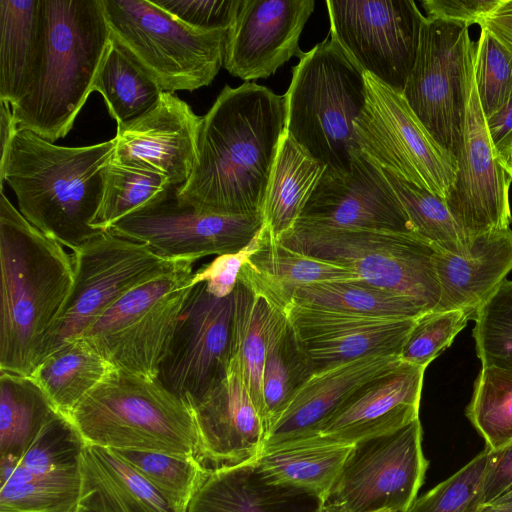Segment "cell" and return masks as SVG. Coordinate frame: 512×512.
Returning a JSON list of instances; mask_svg holds the SVG:
<instances>
[{
	"label": "cell",
	"mask_w": 512,
	"mask_h": 512,
	"mask_svg": "<svg viewBox=\"0 0 512 512\" xmlns=\"http://www.w3.org/2000/svg\"><path fill=\"white\" fill-rule=\"evenodd\" d=\"M178 187L117 222L110 231L146 244L165 258L195 259L237 253L264 225L262 216L202 213L183 204Z\"/></svg>",
	"instance_id": "cell-16"
},
{
	"label": "cell",
	"mask_w": 512,
	"mask_h": 512,
	"mask_svg": "<svg viewBox=\"0 0 512 512\" xmlns=\"http://www.w3.org/2000/svg\"><path fill=\"white\" fill-rule=\"evenodd\" d=\"M184 259L174 269L127 292L83 334L115 369L155 379L195 285Z\"/></svg>",
	"instance_id": "cell-9"
},
{
	"label": "cell",
	"mask_w": 512,
	"mask_h": 512,
	"mask_svg": "<svg viewBox=\"0 0 512 512\" xmlns=\"http://www.w3.org/2000/svg\"><path fill=\"white\" fill-rule=\"evenodd\" d=\"M284 131V95L254 82L225 85L202 116L196 162L177 188L179 201L202 213L262 216Z\"/></svg>",
	"instance_id": "cell-1"
},
{
	"label": "cell",
	"mask_w": 512,
	"mask_h": 512,
	"mask_svg": "<svg viewBox=\"0 0 512 512\" xmlns=\"http://www.w3.org/2000/svg\"><path fill=\"white\" fill-rule=\"evenodd\" d=\"M479 25L512 49V0H502Z\"/></svg>",
	"instance_id": "cell-53"
},
{
	"label": "cell",
	"mask_w": 512,
	"mask_h": 512,
	"mask_svg": "<svg viewBox=\"0 0 512 512\" xmlns=\"http://www.w3.org/2000/svg\"><path fill=\"white\" fill-rule=\"evenodd\" d=\"M76 512H98V511L91 510V509H88V508H85V507H82V506L79 505V507H78Z\"/></svg>",
	"instance_id": "cell-58"
},
{
	"label": "cell",
	"mask_w": 512,
	"mask_h": 512,
	"mask_svg": "<svg viewBox=\"0 0 512 512\" xmlns=\"http://www.w3.org/2000/svg\"><path fill=\"white\" fill-rule=\"evenodd\" d=\"M201 123L185 101L163 92L143 115L117 126L112 162L159 174L181 187L196 162Z\"/></svg>",
	"instance_id": "cell-20"
},
{
	"label": "cell",
	"mask_w": 512,
	"mask_h": 512,
	"mask_svg": "<svg viewBox=\"0 0 512 512\" xmlns=\"http://www.w3.org/2000/svg\"><path fill=\"white\" fill-rule=\"evenodd\" d=\"M492 452L484 448L450 477L417 497L408 512H478Z\"/></svg>",
	"instance_id": "cell-45"
},
{
	"label": "cell",
	"mask_w": 512,
	"mask_h": 512,
	"mask_svg": "<svg viewBox=\"0 0 512 512\" xmlns=\"http://www.w3.org/2000/svg\"><path fill=\"white\" fill-rule=\"evenodd\" d=\"M112 41L163 92L209 85L224 64L227 30L188 26L150 0H100Z\"/></svg>",
	"instance_id": "cell-7"
},
{
	"label": "cell",
	"mask_w": 512,
	"mask_h": 512,
	"mask_svg": "<svg viewBox=\"0 0 512 512\" xmlns=\"http://www.w3.org/2000/svg\"><path fill=\"white\" fill-rule=\"evenodd\" d=\"M469 26L424 18L403 96L433 139L457 160L474 81Z\"/></svg>",
	"instance_id": "cell-10"
},
{
	"label": "cell",
	"mask_w": 512,
	"mask_h": 512,
	"mask_svg": "<svg viewBox=\"0 0 512 512\" xmlns=\"http://www.w3.org/2000/svg\"><path fill=\"white\" fill-rule=\"evenodd\" d=\"M511 487L512 442L503 449L497 452H492L484 477L482 491L483 505L493 501Z\"/></svg>",
	"instance_id": "cell-51"
},
{
	"label": "cell",
	"mask_w": 512,
	"mask_h": 512,
	"mask_svg": "<svg viewBox=\"0 0 512 512\" xmlns=\"http://www.w3.org/2000/svg\"><path fill=\"white\" fill-rule=\"evenodd\" d=\"M352 446L308 436L264 448L255 462L267 482L309 493L326 503Z\"/></svg>",
	"instance_id": "cell-29"
},
{
	"label": "cell",
	"mask_w": 512,
	"mask_h": 512,
	"mask_svg": "<svg viewBox=\"0 0 512 512\" xmlns=\"http://www.w3.org/2000/svg\"><path fill=\"white\" fill-rule=\"evenodd\" d=\"M198 460L210 469L256 460L267 429L232 356L225 376L192 405Z\"/></svg>",
	"instance_id": "cell-23"
},
{
	"label": "cell",
	"mask_w": 512,
	"mask_h": 512,
	"mask_svg": "<svg viewBox=\"0 0 512 512\" xmlns=\"http://www.w3.org/2000/svg\"><path fill=\"white\" fill-rule=\"evenodd\" d=\"M315 7L313 0H243L227 31L224 67L243 80L267 78L299 48L302 30Z\"/></svg>",
	"instance_id": "cell-21"
},
{
	"label": "cell",
	"mask_w": 512,
	"mask_h": 512,
	"mask_svg": "<svg viewBox=\"0 0 512 512\" xmlns=\"http://www.w3.org/2000/svg\"><path fill=\"white\" fill-rule=\"evenodd\" d=\"M486 126L495 153L506 166L512 156V96L504 106L486 118Z\"/></svg>",
	"instance_id": "cell-52"
},
{
	"label": "cell",
	"mask_w": 512,
	"mask_h": 512,
	"mask_svg": "<svg viewBox=\"0 0 512 512\" xmlns=\"http://www.w3.org/2000/svg\"><path fill=\"white\" fill-rule=\"evenodd\" d=\"M116 451L156 488L176 512L188 511L191 501L211 470L193 457Z\"/></svg>",
	"instance_id": "cell-41"
},
{
	"label": "cell",
	"mask_w": 512,
	"mask_h": 512,
	"mask_svg": "<svg viewBox=\"0 0 512 512\" xmlns=\"http://www.w3.org/2000/svg\"><path fill=\"white\" fill-rule=\"evenodd\" d=\"M435 267L440 286L435 310H465L474 317L512 271V229L483 233L461 253L438 251Z\"/></svg>",
	"instance_id": "cell-25"
},
{
	"label": "cell",
	"mask_w": 512,
	"mask_h": 512,
	"mask_svg": "<svg viewBox=\"0 0 512 512\" xmlns=\"http://www.w3.org/2000/svg\"><path fill=\"white\" fill-rule=\"evenodd\" d=\"M474 80L485 118L512 96V49L485 29L476 42Z\"/></svg>",
	"instance_id": "cell-46"
},
{
	"label": "cell",
	"mask_w": 512,
	"mask_h": 512,
	"mask_svg": "<svg viewBox=\"0 0 512 512\" xmlns=\"http://www.w3.org/2000/svg\"><path fill=\"white\" fill-rule=\"evenodd\" d=\"M292 302L369 316L417 318L428 312L406 296L363 280L326 281L301 287Z\"/></svg>",
	"instance_id": "cell-37"
},
{
	"label": "cell",
	"mask_w": 512,
	"mask_h": 512,
	"mask_svg": "<svg viewBox=\"0 0 512 512\" xmlns=\"http://www.w3.org/2000/svg\"><path fill=\"white\" fill-rule=\"evenodd\" d=\"M425 369L401 361L357 389L309 436L353 445L408 425L419 418Z\"/></svg>",
	"instance_id": "cell-22"
},
{
	"label": "cell",
	"mask_w": 512,
	"mask_h": 512,
	"mask_svg": "<svg viewBox=\"0 0 512 512\" xmlns=\"http://www.w3.org/2000/svg\"><path fill=\"white\" fill-rule=\"evenodd\" d=\"M511 182L491 143L474 80L457 157V172L445 198L467 244L483 233L510 228Z\"/></svg>",
	"instance_id": "cell-17"
},
{
	"label": "cell",
	"mask_w": 512,
	"mask_h": 512,
	"mask_svg": "<svg viewBox=\"0 0 512 512\" xmlns=\"http://www.w3.org/2000/svg\"><path fill=\"white\" fill-rule=\"evenodd\" d=\"M315 372L374 355H400L416 318L369 316L291 302L285 310Z\"/></svg>",
	"instance_id": "cell-19"
},
{
	"label": "cell",
	"mask_w": 512,
	"mask_h": 512,
	"mask_svg": "<svg viewBox=\"0 0 512 512\" xmlns=\"http://www.w3.org/2000/svg\"><path fill=\"white\" fill-rule=\"evenodd\" d=\"M233 298L232 356L238 361L243 381L265 424L263 367L271 329L277 316L283 311L239 280L233 291Z\"/></svg>",
	"instance_id": "cell-33"
},
{
	"label": "cell",
	"mask_w": 512,
	"mask_h": 512,
	"mask_svg": "<svg viewBox=\"0 0 512 512\" xmlns=\"http://www.w3.org/2000/svg\"><path fill=\"white\" fill-rule=\"evenodd\" d=\"M321 512H348L341 505L334 503L332 501H327L322 505Z\"/></svg>",
	"instance_id": "cell-56"
},
{
	"label": "cell",
	"mask_w": 512,
	"mask_h": 512,
	"mask_svg": "<svg viewBox=\"0 0 512 512\" xmlns=\"http://www.w3.org/2000/svg\"><path fill=\"white\" fill-rule=\"evenodd\" d=\"M113 370L87 340L69 341L49 353L29 377L56 411L69 417L76 406Z\"/></svg>",
	"instance_id": "cell-32"
},
{
	"label": "cell",
	"mask_w": 512,
	"mask_h": 512,
	"mask_svg": "<svg viewBox=\"0 0 512 512\" xmlns=\"http://www.w3.org/2000/svg\"><path fill=\"white\" fill-rule=\"evenodd\" d=\"M418 419L353 444L330 499L348 512H408L429 465Z\"/></svg>",
	"instance_id": "cell-14"
},
{
	"label": "cell",
	"mask_w": 512,
	"mask_h": 512,
	"mask_svg": "<svg viewBox=\"0 0 512 512\" xmlns=\"http://www.w3.org/2000/svg\"><path fill=\"white\" fill-rule=\"evenodd\" d=\"M85 446V441L71 421L57 412L41 428L23 454L9 460L34 475L78 469Z\"/></svg>",
	"instance_id": "cell-44"
},
{
	"label": "cell",
	"mask_w": 512,
	"mask_h": 512,
	"mask_svg": "<svg viewBox=\"0 0 512 512\" xmlns=\"http://www.w3.org/2000/svg\"><path fill=\"white\" fill-rule=\"evenodd\" d=\"M284 98L286 134L326 168L349 171L367 90L364 72L334 39L304 52Z\"/></svg>",
	"instance_id": "cell-6"
},
{
	"label": "cell",
	"mask_w": 512,
	"mask_h": 512,
	"mask_svg": "<svg viewBox=\"0 0 512 512\" xmlns=\"http://www.w3.org/2000/svg\"><path fill=\"white\" fill-rule=\"evenodd\" d=\"M317 497L267 482L255 460L210 473L187 512H321Z\"/></svg>",
	"instance_id": "cell-26"
},
{
	"label": "cell",
	"mask_w": 512,
	"mask_h": 512,
	"mask_svg": "<svg viewBox=\"0 0 512 512\" xmlns=\"http://www.w3.org/2000/svg\"><path fill=\"white\" fill-rule=\"evenodd\" d=\"M238 280L285 313L295 291L301 287L362 279L345 267L282 246L263 227L257 247L242 267Z\"/></svg>",
	"instance_id": "cell-27"
},
{
	"label": "cell",
	"mask_w": 512,
	"mask_h": 512,
	"mask_svg": "<svg viewBox=\"0 0 512 512\" xmlns=\"http://www.w3.org/2000/svg\"><path fill=\"white\" fill-rule=\"evenodd\" d=\"M0 485V512H76L81 497L80 468L34 475L20 467Z\"/></svg>",
	"instance_id": "cell-38"
},
{
	"label": "cell",
	"mask_w": 512,
	"mask_h": 512,
	"mask_svg": "<svg viewBox=\"0 0 512 512\" xmlns=\"http://www.w3.org/2000/svg\"><path fill=\"white\" fill-rule=\"evenodd\" d=\"M93 91L106 101L117 126L138 118L152 108L163 91L112 39L96 74Z\"/></svg>",
	"instance_id": "cell-36"
},
{
	"label": "cell",
	"mask_w": 512,
	"mask_h": 512,
	"mask_svg": "<svg viewBox=\"0 0 512 512\" xmlns=\"http://www.w3.org/2000/svg\"><path fill=\"white\" fill-rule=\"evenodd\" d=\"M329 36L363 72L403 94L423 16L411 0L326 1Z\"/></svg>",
	"instance_id": "cell-13"
},
{
	"label": "cell",
	"mask_w": 512,
	"mask_h": 512,
	"mask_svg": "<svg viewBox=\"0 0 512 512\" xmlns=\"http://www.w3.org/2000/svg\"><path fill=\"white\" fill-rule=\"evenodd\" d=\"M0 371L30 376L74 282L73 254L34 227L1 189Z\"/></svg>",
	"instance_id": "cell-2"
},
{
	"label": "cell",
	"mask_w": 512,
	"mask_h": 512,
	"mask_svg": "<svg viewBox=\"0 0 512 512\" xmlns=\"http://www.w3.org/2000/svg\"><path fill=\"white\" fill-rule=\"evenodd\" d=\"M168 180L156 173L126 167L110 161L105 168V185L93 227L102 231L164 195Z\"/></svg>",
	"instance_id": "cell-42"
},
{
	"label": "cell",
	"mask_w": 512,
	"mask_h": 512,
	"mask_svg": "<svg viewBox=\"0 0 512 512\" xmlns=\"http://www.w3.org/2000/svg\"><path fill=\"white\" fill-rule=\"evenodd\" d=\"M325 168L284 131L262 213L263 227L273 239L278 240L296 224Z\"/></svg>",
	"instance_id": "cell-31"
},
{
	"label": "cell",
	"mask_w": 512,
	"mask_h": 512,
	"mask_svg": "<svg viewBox=\"0 0 512 512\" xmlns=\"http://www.w3.org/2000/svg\"><path fill=\"white\" fill-rule=\"evenodd\" d=\"M473 315L465 310L430 311L416 318L400 352L403 362L427 367L451 345Z\"/></svg>",
	"instance_id": "cell-47"
},
{
	"label": "cell",
	"mask_w": 512,
	"mask_h": 512,
	"mask_svg": "<svg viewBox=\"0 0 512 512\" xmlns=\"http://www.w3.org/2000/svg\"><path fill=\"white\" fill-rule=\"evenodd\" d=\"M314 373L315 369L301 348L286 314L279 313L270 332L262 375L267 431Z\"/></svg>",
	"instance_id": "cell-35"
},
{
	"label": "cell",
	"mask_w": 512,
	"mask_h": 512,
	"mask_svg": "<svg viewBox=\"0 0 512 512\" xmlns=\"http://www.w3.org/2000/svg\"><path fill=\"white\" fill-rule=\"evenodd\" d=\"M79 505L98 512H176L116 450L86 444Z\"/></svg>",
	"instance_id": "cell-28"
},
{
	"label": "cell",
	"mask_w": 512,
	"mask_h": 512,
	"mask_svg": "<svg viewBox=\"0 0 512 512\" xmlns=\"http://www.w3.org/2000/svg\"><path fill=\"white\" fill-rule=\"evenodd\" d=\"M182 260L162 257L146 244L112 231L74 250V282L51 329L43 359L61 345L81 338L127 292L174 269Z\"/></svg>",
	"instance_id": "cell-11"
},
{
	"label": "cell",
	"mask_w": 512,
	"mask_h": 512,
	"mask_svg": "<svg viewBox=\"0 0 512 512\" xmlns=\"http://www.w3.org/2000/svg\"><path fill=\"white\" fill-rule=\"evenodd\" d=\"M473 338L482 367L512 371V281L504 280L477 309Z\"/></svg>",
	"instance_id": "cell-43"
},
{
	"label": "cell",
	"mask_w": 512,
	"mask_h": 512,
	"mask_svg": "<svg viewBox=\"0 0 512 512\" xmlns=\"http://www.w3.org/2000/svg\"><path fill=\"white\" fill-rule=\"evenodd\" d=\"M466 416L485 448L497 452L512 442V371L482 367L474 383Z\"/></svg>",
	"instance_id": "cell-40"
},
{
	"label": "cell",
	"mask_w": 512,
	"mask_h": 512,
	"mask_svg": "<svg viewBox=\"0 0 512 512\" xmlns=\"http://www.w3.org/2000/svg\"><path fill=\"white\" fill-rule=\"evenodd\" d=\"M41 47L32 83L13 106L18 129L53 143L84 106L110 43L100 0H40Z\"/></svg>",
	"instance_id": "cell-4"
},
{
	"label": "cell",
	"mask_w": 512,
	"mask_h": 512,
	"mask_svg": "<svg viewBox=\"0 0 512 512\" xmlns=\"http://www.w3.org/2000/svg\"><path fill=\"white\" fill-rule=\"evenodd\" d=\"M478 512H512V487L493 501L483 505Z\"/></svg>",
	"instance_id": "cell-55"
},
{
	"label": "cell",
	"mask_w": 512,
	"mask_h": 512,
	"mask_svg": "<svg viewBox=\"0 0 512 512\" xmlns=\"http://www.w3.org/2000/svg\"><path fill=\"white\" fill-rule=\"evenodd\" d=\"M257 243L258 235L239 252L216 256L214 260L194 271L193 285L204 282L208 291L216 297L223 298L231 295L236 287L239 273L256 249Z\"/></svg>",
	"instance_id": "cell-49"
},
{
	"label": "cell",
	"mask_w": 512,
	"mask_h": 512,
	"mask_svg": "<svg viewBox=\"0 0 512 512\" xmlns=\"http://www.w3.org/2000/svg\"><path fill=\"white\" fill-rule=\"evenodd\" d=\"M277 241L295 252L345 267L371 285L414 300L428 312L439 303L438 250L413 233L296 222Z\"/></svg>",
	"instance_id": "cell-8"
},
{
	"label": "cell",
	"mask_w": 512,
	"mask_h": 512,
	"mask_svg": "<svg viewBox=\"0 0 512 512\" xmlns=\"http://www.w3.org/2000/svg\"><path fill=\"white\" fill-rule=\"evenodd\" d=\"M505 169H506L507 173L509 174V176L512 179V156H511L510 161L508 162V164L505 166Z\"/></svg>",
	"instance_id": "cell-57"
},
{
	"label": "cell",
	"mask_w": 512,
	"mask_h": 512,
	"mask_svg": "<svg viewBox=\"0 0 512 512\" xmlns=\"http://www.w3.org/2000/svg\"><path fill=\"white\" fill-rule=\"evenodd\" d=\"M367 98L354 122L356 142L380 167L446 198L457 160L430 135L404 96L364 72Z\"/></svg>",
	"instance_id": "cell-12"
},
{
	"label": "cell",
	"mask_w": 512,
	"mask_h": 512,
	"mask_svg": "<svg viewBox=\"0 0 512 512\" xmlns=\"http://www.w3.org/2000/svg\"><path fill=\"white\" fill-rule=\"evenodd\" d=\"M502 0H425L426 18L470 26L479 24Z\"/></svg>",
	"instance_id": "cell-50"
},
{
	"label": "cell",
	"mask_w": 512,
	"mask_h": 512,
	"mask_svg": "<svg viewBox=\"0 0 512 512\" xmlns=\"http://www.w3.org/2000/svg\"><path fill=\"white\" fill-rule=\"evenodd\" d=\"M400 362L398 354L374 355L315 372L271 423L263 449L311 435L357 389Z\"/></svg>",
	"instance_id": "cell-24"
},
{
	"label": "cell",
	"mask_w": 512,
	"mask_h": 512,
	"mask_svg": "<svg viewBox=\"0 0 512 512\" xmlns=\"http://www.w3.org/2000/svg\"><path fill=\"white\" fill-rule=\"evenodd\" d=\"M40 47V0H0V101L13 106L25 95Z\"/></svg>",
	"instance_id": "cell-30"
},
{
	"label": "cell",
	"mask_w": 512,
	"mask_h": 512,
	"mask_svg": "<svg viewBox=\"0 0 512 512\" xmlns=\"http://www.w3.org/2000/svg\"><path fill=\"white\" fill-rule=\"evenodd\" d=\"M163 8L190 27L200 30H229L243 0H156Z\"/></svg>",
	"instance_id": "cell-48"
},
{
	"label": "cell",
	"mask_w": 512,
	"mask_h": 512,
	"mask_svg": "<svg viewBox=\"0 0 512 512\" xmlns=\"http://www.w3.org/2000/svg\"><path fill=\"white\" fill-rule=\"evenodd\" d=\"M233 293L211 294L194 286L180 315L157 379L191 406L226 374L232 358Z\"/></svg>",
	"instance_id": "cell-15"
},
{
	"label": "cell",
	"mask_w": 512,
	"mask_h": 512,
	"mask_svg": "<svg viewBox=\"0 0 512 512\" xmlns=\"http://www.w3.org/2000/svg\"><path fill=\"white\" fill-rule=\"evenodd\" d=\"M68 419L86 444L197 459L199 456L192 406L157 378L115 369Z\"/></svg>",
	"instance_id": "cell-5"
},
{
	"label": "cell",
	"mask_w": 512,
	"mask_h": 512,
	"mask_svg": "<svg viewBox=\"0 0 512 512\" xmlns=\"http://www.w3.org/2000/svg\"><path fill=\"white\" fill-rule=\"evenodd\" d=\"M115 138L84 147L55 145L18 129L0 158V184L13 190L20 213L72 251L104 233L93 227Z\"/></svg>",
	"instance_id": "cell-3"
},
{
	"label": "cell",
	"mask_w": 512,
	"mask_h": 512,
	"mask_svg": "<svg viewBox=\"0 0 512 512\" xmlns=\"http://www.w3.org/2000/svg\"><path fill=\"white\" fill-rule=\"evenodd\" d=\"M0 139H1V158L7 153L18 127L15 123L11 106L0 101Z\"/></svg>",
	"instance_id": "cell-54"
},
{
	"label": "cell",
	"mask_w": 512,
	"mask_h": 512,
	"mask_svg": "<svg viewBox=\"0 0 512 512\" xmlns=\"http://www.w3.org/2000/svg\"><path fill=\"white\" fill-rule=\"evenodd\" d=\"M381 169L398 196L414 234L440 252L461 253L467 248L466 237L444 198Z\"/></svg>",
	"instance_id": "cell-39"
},
{
	"label": "cell",
	"mask_w": 512,
	"mask_h": 512,
	"mask_svg": "<svg viewBox=\"0 0 512 512\" xmlns=\"http://www.w3.org/2000/svg\"><path fill=\"white\" fill-rule=\"evenodd\" d=\"M297 222L414 234L381 167L361 150L349 171L325 168Z\"/></svg>",
	"instance_id": "cell-18"
},
{
	"label": "cell",
	"mask_w": 512,
	"mask_h": 512,
	"mask_svg": "<svg viewBox=\"0 0 512 512\" xmlns=\"http://www.w3.org/2000/svg\"><path fill=\"white\" fill-rule=\"evenodd\" d=\"M56 413L31 377L0 371L1 458H19Z\"/></svg>",
	"instance_id": "cell-34"
}]
</instances>
